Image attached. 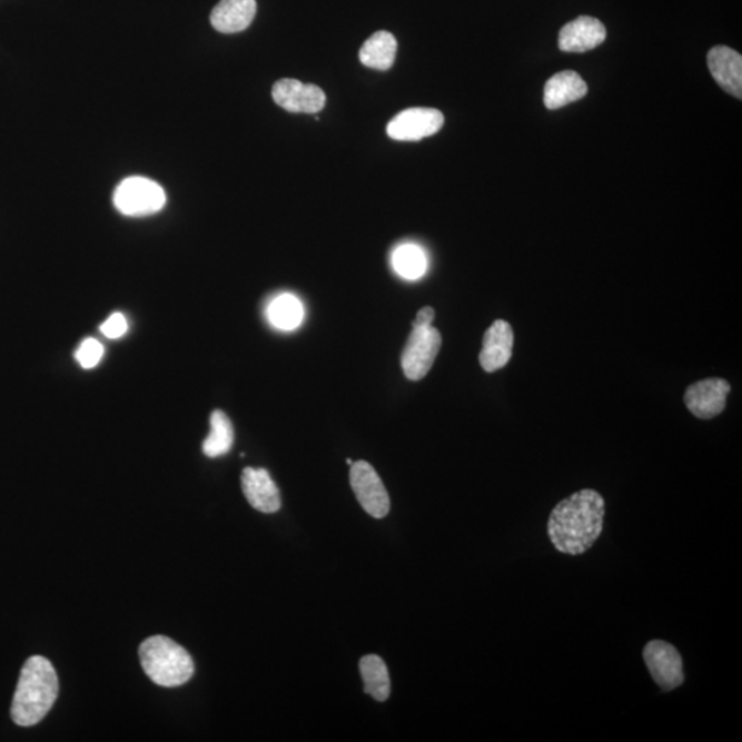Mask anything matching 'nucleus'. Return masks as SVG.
Listing matches in <instances>:
<instances>
[{"mask_svg": "<svg viewBox=\"0 0 742 742\" xmlns=\"http://www.w3.org/2000/svg\"><path fill=\"white\" fill-rule=\"evenodd\" d=\"M605 501L594 489H582L561 501L548 517L547 534L560 553L581 556L604 530Z\"/></svg>", "mask_w": 742, "mask_h": 742, "instance_id": "f257e3e1", "label": "nucleus"}, {"mask_svg": "<svg viewBox=\"0 0 742 742\" xmlns=\"http://www.w3.org/2000/svg\"><path fill=\"white\" fill-rule=\"evenodd\" d=\"M60 692L55 667L42 656L29 657L17 685L11 720L22 728L34 726L49 714Z\"/></svg>", "mask_w": 742, "mask_h": 742, "instance_id": "f03ea898", "label": "nucleus"}, {"mask_svg": "<svg viewBox=\"0 0 742 742\" xmlns=\"http://www.w3.org/2000/svg\"><path fill=\"white\" fill-rule=\"evenodd\" d=\"M139 659L146 675L162 687L182 686L195 675L189 652L167 636L145 640L139 646Z\"/></svg>", "mask_w": 742, "mask_h": 742, "instance_id": "7ed1b4c3", "label": "nucleus"}, {"mask_svg": "<svg viewBox=\"0 0 742 742\" xmlns=\"http://www.w3.org/2000/svg\"><path fill=\"white\" fill-rule=\"evenodd\" d=\"M113 202L120 214L139 218V216L160 212L166 206L167 196L162 187L155 180L130 177L117 186Z\"/></svg>", "mask_w": 742, "mask_h": 742, "instance_id": "20e7f679", "label": "nucleus"}, {"mask_svg": "<svg viewBox=\"0 0 742 742\" xmlns=\"http://www.w3.org/2000/svg\"><path fill=\"white\" fill-rule=\"evenodd\" d=\"M442 347L441 332L434 326L413 327L402 354L406 377L419 382L429 373Z\"/></svg>", "mask_w": 742, "mask_h": 742, "instance_id": "39448f33", "label": "nucleus"}, {"mask_svg": "<svg viewBox=\"0 0 742 742\" xmlns=\"http://www.w3.org/2000/svg\"><path fill=\"white\" fill-rule=\"evenodd\" d=\"M349 481L356 499L367 514L374 518L387 516L390 509L388 491L370 464L358 461L350 465Z\"/></svg>", "mask_w": 742, "mask_h": 742, "instance_id": "423d86ee", "label": "nucleus"}, {"mask_svg": "<svg viewBox=\"0 0 742 742\" xmlns=\"http://www.w3.org/2000/svg\"><path fill=\"white\" fill-rule=\"evenodd\" d=\"M644 662L660 689L674 691L685 681L683 662L674 645L662 640H653L644 647Z\"/></svg>", "mask_w": 742, "mask_h": 742, "instance_id": "0eeeda50", "label": "nucleus"}, {"mask_svg": "<svg viewBox=\"0 0 742 742\" xmlns=\"http://www.w3.org/2000/svg\"><path fill=\"white\" fill-rule=\"evenodd\" d=\"M444 125L441 110L431 108H412L403 110L390 120L387 127L389 138L416 142L435 136Z\"/></svg>", "mask_w": 742, "mask_h": 742, "instance_id": "6e6552de", "label": "nucleus"}, {"mask_svg": "<svg viewBox=\"0 0 742 742\" xmlns=\"http://www.w3.org/2000/svg\"><path fill=\"white\" fill-rule=\"evenodd\" d=\"M278 107L291 113H318L325 108L326 96L319 87L295 79L278 80L273 87Z\"/></svg>", "mask_w": 742, "mask_h": 742, "instance_id": "1a4fd4ad", "label": "nucleus"}, {"mask_svg": "<svg viewBox=\"0 0 742 742\" xmlns=\"http://www.w3.org/2000/svg\"><path fill=\"white\" fill-rule=\"evenodd\" d=\"M730 384L722 378H706L692 384L685 393V405L694 417L711 419L726 407Z\"/></svg>", "mask_w": 742, "mask_h": 742, "instance_id": "9d476101", "label": "nucleus"}, {"mask_svg": "<svg viewBox=\"0 0 742 742\" xmlns=\"http://www.w3.org/2000/svg\"><path fill=\"white\" fill-rule=\"evenodd\" d=\"M606 39L604 23L594 17L581 16L561 28L558 47L565 52H584L594 50Z\"/></svg>", "mask_w": 742, "mask_h": 742, "instance_id": "9b49d317", "label": "nucleus"}, {"mask_svg": "<svg viewBox=\"0 0 742 742\" xmlns=\"http://www.w3.org/2000/svg\"><path fill=\"white\" fill-rule=\"evenodd\" d=\"M241 486L245 498L254 509L261 513H276L280 509V494L270 473L266 469L245 467L241 476Z\"/></svg>", "mask_w": 742, "mask_h": 742, "instance_id": "f8f14e48", "label": "nucleus"}, {"mask_svg": "<svg viewBox=\"0 0 742 742\" xmlns=\"http://www.w3.org/2000/svg\"><path fill=\"white\" fill-rule=\"evenodd\" d=\"M514 335L509 323L495 320L483 337V349L478 360L484 372L494 373L502 369L512 358Z\"/></svg>", "mask_w": 742, "mask_h": 742, "instance_id": "ddd939ff", "label": "nucleus"}, {"mask_svg": "<svg viewBox=\"0 0 742 742\" xmlns=\"http://www.w3.org/2000/svg\"><path fill=\"white\" fill-rule=\"evenodd\" d=\"M712 78L722 89L735 98H742V57L726 46H716L709 52Z\"/></svg>", "mask_w": 742, "mask_h": 742, "instance_id": "4468645a", "label": "nucleus"}, {"mask_svg": "<svg viewBox=\"0 0 742 742\" xmlns=\"http://www.w3.org/2000/svg\"><path fill=\"white\" fill-rule=\"evenodd\" d=\"M256 0H220L210 13V23L221 33L245 31L256 16Z\"/></svg>", "mask_w": 742, "mask_h": 742, "instance_id": "2eb2a0df", "label": "nucleus"}, {"mask_svg": "<svg viewBox=\"0 0 742 742\" xmlns=\"http://www.w3.org/2000/svg\"><path fill=\"white\" fill-rule=\"evenodd\" d=\"M587 85L574 70H564L547 80L545 86V107L556 110L586 97Z\"/></svg>", "mask_w": 742, "mask_h": 742, "instance_id": "dca6fc26", "label": "nucleus"}, {"mask_svg": "<svg viewBox=\"0 0 742 742\" xmlns=\"http://www.w3.org/2000/svg\"><path fill=\"white\" fill-rule=\"evenodd\" d=\"M397 42L393 33L379 31L360 47L359 60L364 66L377 70H388L394 66Z\"/></svg>", "mask_w": 742, "mask_h": 742, "instance_id": "f3484780", "label": "nucleus"}, {"mask_svg": "<svg viewBox=\"0 0 742 742\" xmlns=\"http://www.w3.org/2000/svg\"><path fill=\"white\" fill-rule=\"evenodd\" d=\"M359 669L365 682V693L377 701L387 700L390 694V680L384 660L376 654H369L360 660Z\"/></svg>", "mask_w": 742, "mask_h": 742, "instance_id": "a211bd4d", "label": "nucleus"}, {"mask_svg": "<svg viewBox=\"0 0 742 742\" xmlns=\"http://www.w3.org/2000/svg\"><path fill=\"white\" fill-rule=\"evenodd\" d=\"M234 443L233 424L227 414L215 410L210 416V432L202 443V452L209 458H218L230 452Z\"/></svg>", "mask_w": 742, "mask_h": 742, "instance_id": "6ab92c4d", "label": "nucleus"}, {"mask_svg": "<svg viewBox=\"0 0 742 742\" xmlns=\"http://www.w3.org/2000/svg\"><path fill=\"white\" fill-rule=\"evenodd\" d=\"M304 309L299 299L291 295H280L268 307V319L283 330L296 329L301 324Z\"/></svg>", "mask_w": 742, "mask_h": 742, "instance_id": "aec40b11", "label": "nucleus"}, {"mask_svg": "<svg viewBox=\"0 0 742 742\" xmlns=\"http://www.w3.org/2000/svg\"><path fill=\"white\" fill-rule=\"evenodd\" d=\"M393 266L403 278L418 279L424 276L428 261L423 249L417 245L407 244L395 250Z\"/></svg>", "mask_w": 742, "mask_h": 742, "instance_id": "412c9836", "label": "nucleus"}, {"mask_svg": "<svg viewBox=\"0 0 742 742\" xmlns=\"http://www.w3.org/2000/svg\"><path fill=\"white\" fill-rule=\"evenodd\" d=\"M105 349L96 338H87L76 350V360L83 369H93L101 362Z\"/></svg>", "mask_w": 742, "mask_h": 742, "instance_id": "4be33fe9", "label": "nucleus"}, {"mask_svg": "<svg viewBox=\"0 0 742 742\" xmlns=\"http://www.w3.org/2000/svg\"><path fill=\"white\" fill-rule=\"evenodd\" d=\"M128 330V323L125 317V315L117 313L113 315H110L109 319L107 323L102 324L101 326V332L103 336H107L108 338H120L126 335Z\"/></svg>", "mask_w": 742, "mask_h": 742, "instance_id": "5701e85b", "label": "nucleus"}, {"mask_svg": "<svg viewBox=\"0 0 742 742\" xmlns=\"http://www.w3.org/2000/svg\"><path fill=\"white\" fill-rule=\"evenodd\" d=\"M435 309L432 307L421 308L416 319H414L413 327L431 326L435 319Z\"/></svg>", "mask_w": 742, "mask_h": 742, "instance_id": "b1692460", "label": "nucleus"}, {"mask_svg": "<svg viewBox=\"0 0 742 742\" xmlns=\"http://www.w3.org/2000/svg\"><path fill=\"white\" fill-rule=\"evenodd\" d=\"M347 464H348L349 466L353 465V464H354V463H353V459H349V458H348V459H347Z\"/></svg>", "mask_w": 742, "mask_h": 742, "instance_id": "393cba45", "label": "nucleus"}]
</instances>
